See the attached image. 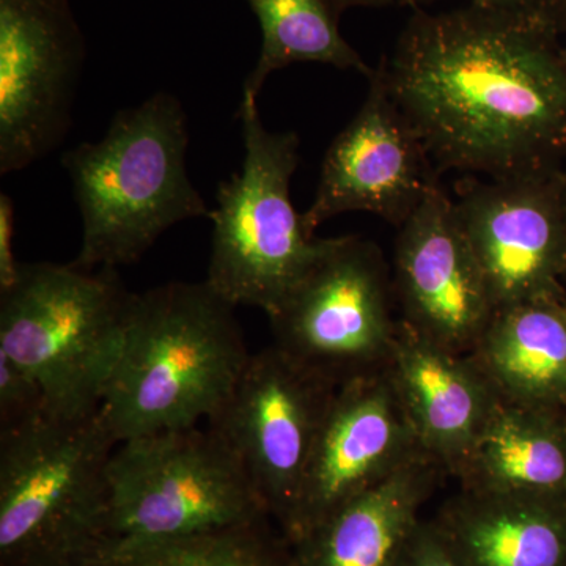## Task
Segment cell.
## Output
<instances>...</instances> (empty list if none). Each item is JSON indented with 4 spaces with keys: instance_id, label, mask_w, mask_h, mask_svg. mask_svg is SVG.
<instances>
[{
    "instance_id": "cell-1",
    "label": "cell",
    "mask_w": 566,
    "mask_h": 566,
    "mask_svg": "<svg viewBox=\"0 0 566 566\" xmlns=\"http://www.w3.org/2000/svg\"><path fill=\"white\" fill-rule=\"evenodd\" d=\"M378 74L438 174L562 169L566 65L536 14L417 9Z\"/></svg>"
},
{
    "instance_id": "cell-2",
    "label": "cell",
    "mask_w": 566,
    "mask_h": 566,
    "mask_svg": "<svg viewBox=\"0 0 566 566\" xmlns=\"http://www.w3.org/2000/svg\"><path fill=\"white\" fill-rule=\"evenodd\" d=\"M234 308L205 281L136 294L99 408L118 444L199 427L226 403L252 356Z\"/></svg>"
},
{
    "instance_id": "cell-3",
    "label": "cell",
    "mask_w": 566,
    "mask_h": 566,
    "mask_svg": "<svg viewBox=\"0 0 566 566\" xmlns=\"http://www.w3.org/2000/svg\"><path fill=\"white\" fill-rule=\"evenodd\" d=\"M188 144L182 104L159 92L118 112L102 140L63 155L82 219L74 266H128L170 227L211 218L186 169Z\"/></svg>"
},
{
    "instance_id": "cell-4",
    "label": "cell",
    "mask_w": 566,
    "mask_h": 566,
    "mask_svg": "<svg viewBox=\"0 0 566 566\" xmlns=\"http://www.w3.org/2000/svg\"><path fill=\"white\" fill-rule=\"evenodd\" d=\"M118 441L102 409L0 431V566H88Z\"/></svg>"
},
{
    "instance_id": "cell-5",
    "label": "cell",
    "mask_w": 566,
    "mask_h": 566,
    "mask_svg": "<svg viewBox=\"0 0 566 566\" xmlns=\"http://www.w3.org/2000/svg\"><path fill=\"white\" fill-rule=\"evenodd\" d=\"M266 517L240 460L210 427L139 436L111 458L106 521L88 566Z\"/></svg>"
},
{
    "instance_id": "cell-6",
    "label": "cell",
    "mask_w": 566,
    "mask_h": 566,
    "mask_svg": "<svg viewBox=\"0 0 566 566\" xmlns=\"http://www.w3.org/2000/svg\"><path fill=\"white\" fill-rule=\"evenodd\" d=\"M134 297L114 268L21 263L0 292V353L39 382L48 415L82 419L102 408Z\"/></svg>"
},
{
    "instance_id": "cell-7",
    "label": "cell",
    "mask_w": 566,
    "mask_h": 566,
    "mask_svg": "<svg viewBox=\"0 0 566 566\" xmlns=\"http://www.w3.org/2000/svg\"><path fill=\"white\" fill-rule=\"evenodd\" d=\"M238 117L243 167L219 186L205 282L234 307L249 305L271 315L314 263L326 238L307 232L290 197L300 136L268 132L253 96L243 95Z\"/></svg>"
},
{
    "instance_id": "cell-8",
    "label": "cell",
    "mask_w": 566,
    "mask_h": 566,
    "mask_svg": "<svg viewBox=\"0 0 566 566\" xmlns=\"http://www.w3.org/2000/svg\"><path fill=\"white\" fill-rule=\"evenodd\" d=\"M392 271L360 237L326 238L322 252L268 315L274 346L335 387L386 370L398 319Z\"/></svg>"
},
{
    "instance_id": "cell-9",
    "label": "cell",
    "mask_w": 566,
    "mask_h": 566,
    "mask_svg": "<svg viewBox=\"0 0 566 566\" xmlns=\"http://www.w3.org/2000/svg\"><path fill=\"white\" fill-rule=\"evenodd\" d=\"M337 387L274 345L252 353L207 422L240 460L275 526L285 531Z\"/></svg>"
},
{
    "instance_id": "cell-10",
    "label": "cell",
    "mask_w": 566,
    "mask_h": 566,
    "mask_svg": "<svg viewBox=\"0 0 566 566\" xmlns=\"http://www.w3.org/2000/svg\"><path fill=\"white\" fill-rule=\"evenodd\" d=\"M84 57L69 0H0V174L65 139Z\"/></svg>"
},
{
    "instance_id": "cell-11",
    "label": "cell",
    "mask_w": 566,
    "mask_h": 566,
    "mask_svg": "<svg viewBox=\"0 0 566 566\" xmlns=\"http://www.w3.org/2000/svg\"><path fill=\"white\" fill-rule=\"evenodd\" d=\"M564 170L471 180L453 200L458 221L480 264L495 312L562 300L566 227Z\"/></svg>"
},
{
    "instance_id": "cell-12",
    "label": "cell",
    "mask_w": 566,
    "mask_h": 566,
    "mask_svg": "<svg viewBox=\"0 0 566 566\" xmlns=\"http://www.w3.org/2000/svg\"><path fill=\"white\" fill-rule=\"evenodd\" d=\"M422 457L387 368L338 387L283 536L296 545L357 495Z\"/></svg>"
},
{
    "instance_id": "cell-13",
    "label": "cell",
    "mask_w": 566,
    "mask_h": 566,
    "mask_svg": "<svg viewBox=\"0 0 566 566\" xmlns=\"http://www.w3.org/2000/svg\"><path fill=\"white\" fill-rule=\"evenodd\" d=\"M390 271L400 322L431 344L468 356L495 305L441 186L398 227Z\"/></svg>"
},
{
    "instance_id": "cell-14",
    "label": "cell",
    "mask_w": 566,
    "mask_h": 566,
    "mask_svg": "<svg viewBox=\"0 0 566 566\" xmlns=\"http://www.w3.org/2000/svg\"><path fill=\"white\" fill-rule=\"evenodd\" d=\"M367 98L324 155L314 202L303 212L315 234L327 219L365 211L400 227L438 188L422 144L374 73Z\"/></svg>"
},
{
    "instance_id": "cell-15",
    "label": "cell",
    "mask_w": 566,
    "mask_h": 566,
    "mask_svg": "<svg viewBox=\"0 0 566 566\" xmlns=\"http://www.w3.org/2000/svg\"><path fill=\"white\" fill-rule=\"evenodd\" d=\"M387 374L424 453L455 475L499 401L485 376L400 319Z\"/></svg>"
},
{
    "instance_id": "cell-16",
    "label": "cell",
    "mask_w": 566,
    "mask_h": 566,
    "mask_svg": "<svg viewBox=\"0 0 566 566\" xmlns=\"http://www.w3.org/2000/svg\"><path fill=\"white\" fill-rule=\"evenodd\" d=\"M565 502L460 490L430 521L461 566H566Z\"/></svg>"
},
{
    "instance_id": "cell-17",
    "label": "cell",
    "mask_w": 566,
    "mask_h": 566,
    "mask_svg": "<svg viewBox=\"0 0 566 566\" xmlns=\"http://www.w3.org/2000/svg\"><path fill=\"white\" fill-rule=\"evenodd\" d=\"M446 475L431 457L406 465L292 546L293 566H392Z\"/></svg>"
},
{
    "instance_id": "cell-18",
    "label": "cell",
    "mask_w": 566,
    "mask_h": 566,
    "mask_svg": "<svg viewBox=\"0 0 566 566\" xmlns=\"http://www.w3.org/2000/svg\"><path fill=\"white\" fill-rule=\"evenodd\" d=\"M468 356L499 400L553 409L565 405L566 303L501 308Z\"/></svg>"
},
{
    "instance_id": "cell-19",
    "label": "cell",
    "mask_w": 566,
    "mask_h": 566,
    "mask_svg": "<svg viewBox=\"0 0 566 566\" xmlns=\"http://www.w3.org/2000/svg\"><path fill=\"white\" fill-rule=\"evenodd\" d=\"M453 476L471 493L566 497V430L553 408L499 400Z\"/></svg>"
},
{
    "instance_id": "cell-20",
    "label": "cell",
    "mask_w": 566,
    "mask_h": 566,
    "mask_svg": "<svg viewBox=\"0 0 566 566\" xmlns=\"http://www.w3.org/2000/svg\"><path fill=\"white\" fill-rule=\"evenodd\" d=\"M262 25L259 62L244 82L243 95L259 98L274 71L293 63H326L354 70L370 80L375 69L365 63L338 31L337 10L331 0H249Z\"/></svg>"
},
{
    "instance_id": "cell-21",
    "label": "cell",
    "mask_w": 566,
    "mask_h": 566,
    "mask_svg": "<svg viewBox=\"0 0 566 566\" xmlns=\"http://www.w3.org/2000/svg\"><path fill=\"white\" fill-rule=\"evenodd\" d=\"M103 566H293V549L266 517L150 547Z\"/></svg>"
},
{
    "instance_id": "cell-22",
    "label": "cell",
    "mask_w": 566,
    "mask_h": 566,
    "mask_svg": "<svg viewBox=\"0 0 566 566\" xmlns=\"http://www.w3.org/2000/svg\"><path fill=\"white\" fill-rule=\"evenodd\" d=\"M48 415L39 382L0 353V431L13 430Z\"/></svg>"
},
{
    "instance_id": "cell-23",
    "label": "cell",
    "mask_w": 566,
    "mask_h": 566,
    "mask_svg": "<svg viewBox=\"0 0 566 566\" xmlns=\"http://www.w3.org/2000/svg\"><path fill=\"white\" fill-rule=\"evenodd\" d=\"M392 566H461L447 549L430 520H422Z\"/></svg>"
},
{
    "instance_id": "cell-24",
    "label": "cell",
    "mask_w": 566,
    "mask_h": 566,
    "mask_svg": "<svg viewBox=\"0 0 566 566\" xmlns=\"http://www.w3.org/2000/svg\"><path fill=\"white\" fill-rule=\"evenodd\" d=\"M14 207L10 196H0V292L17 282L21 263L13 252Z\"/></svg>"
},
{
    "instance_id": "cell-25",
    "label": "cell",
    "mask_w": 566,
    "mask_h": 566,
    "mask_svg": "<svg viewBox=\"0 0 566 566\" xmlns=\"http://www.w3.org/2000/svg\"><path fill=\"white\" fill-rule=\"evenodd\" d=\"M436 2V0H412L415 10L419 9L420 3ZM474 6L485 7V9L512 11V13L536 14L545 18V0H469ZM546 20V18H545Z\"/></svg>"
},
{
    "instance_id": "cell-26",
    "label": "cell",
    "mask_w": 566,
    "mask_h": 566,
    "mask_svg": "<svg viewBox=\"0 0 566 566\" xmlns=\"http://www.w3.org/2000/svg\"><path fill=\"white\" fill-rule=\"evenodd\" d=\"M334 9L340 14L342 11L353 9V7H387V6H408L415 9L412 0H331Z\"/></svg>"
},
{
    "instance_id": "cell-27",
    "label": "cell",
    "mask_w": 566,
    "mask_h": 566,
    "mask_svg": "<svg viewBox=\"0 0 566 566\" xmlns=\"http://www.w3.org/2000/svg\"><path fill=\"white\" fill-rule=\"evenodd\" d=\"M546 21L553 25L556 31H560L566 25V0H545Z\"/></svg>"
},
{
    "instance_id": "cell-28",
    "label": "cell",
    "mask_w": 566,
    "mask_h": 566,
    "mask_svg": "<svg viewBox=\"0 0 566 566\" xmlns=\"http://www.w3.org/2000/svg\"><path fill=\"white\" fill-rule=\"evenodd\" d=\"M562 203H564V216H565V227H566V172L564 174V185H562ZM565 277H566V266H565Z\"/></svg>"
},
{
    "instance_id": "cell-29",
    "label": "cell",
    "mask_w": 566,
    "mask_h": 566,
    "mask_svg": "<svg viewBox=\"0 0 566 566\" xmlns=\"http://www.w3.org/2000/svg\"><path fill=\"white\" fill-rule=\"evenodd\" d=\"M562 57H564V62H565V65H566V50L562 51Z\"/></svg>"
}]
</instances>
